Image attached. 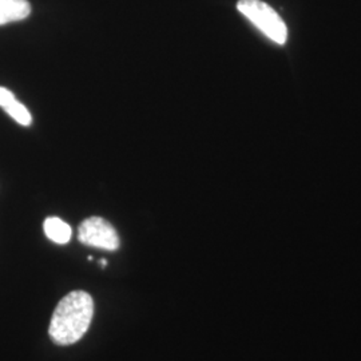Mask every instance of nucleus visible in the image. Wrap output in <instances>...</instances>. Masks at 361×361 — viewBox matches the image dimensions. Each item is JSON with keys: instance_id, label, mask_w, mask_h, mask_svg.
Here are the masks:
<instances>
[{"instance_id": "nucleus-1", "label": "nucleus", "mask_w": 361, "mask_h": 361, "mask_svg": "<svg viewBox=\"0 0 361 361\" xmlns=\"http://www.w3.org/2000/svg\"><path fill=\"white\" fill-rule=\"evenodd\" d=\"M94 317V300L83 290H74L63 297L52 314L49 335L58 345L78 343L90 328Z\"/></svg>"}, {"instance_id": "nucleus-2", "label": "nucleus", "mask_w": 361, "mask_h": 361, "mask_svg": "<svg viewBox=\"0 0 361 361\" xmlns=\"http://www.w3.org/2000/svg\"><path fill=\"white\" fill-rule=\"evenodd\" d=\"M237 10L252 22L271 42L285 44L288 40V28L280 15L269 4L261 0H240Z\"/></svg>"}, {"instance_id": "nucleus-3", "label": "nucleus", "mask_w": 361, "mask_h": 361, "mask_svg": "<svg viewBox=\"0 0 361 361\" xmlns=\"http://www.w3.org/2000/svg\"><path fill=\"white\" fill-rule=\"evenodd\" d=\"M78 240L85 245L110 252L119 247V235L114 226L101 217L85 219L79 225Z\"/></svg>"}, {"instance_id": "nucleus-4", "label": "nucleus", "mask_w": 361, "mask_h": 361, "mask_svg": "<svg viewBox=\"0 0 361 361\" xmlns=\"http://www.w3.org/2000/svg\"><path fill=\"white\" fill-rule=\"evenodd\" d=\"M0 107L19 125H22V126L31 125L32 116L27 110V107L20 104L13 97V92L6 87H0Z\"/></svg>"}, {"instance_id": "nucleus-5", "label": "nucleus", "mask_w": 361, "mask_h": 361, "mask_svg": "<svg viewBox=\"0 0 361 361\" xmlns=\"http://www.w3.org/2000/svg\"><path fill=\"white\" fill-rule=\"evenodd\" d=\"M31 13L28 0H0V26L20 22Z\"/></svg>"}, {"instance_id": "nucleus-6", "label": "nucleus", "mask_w": 361, "mask_h": 361, "mask_svg": "<svg viewBox=\"0 0 361 361\" xmlns=\"http://www.w3.org/2000/svg\"><path fill=\"white\" fill-rule=\"evenodd\" d=\"M43 229L44 234L47 235V238H50L52 243L55 244H61L65 245L73 235L71 226L68 224H66L63 219H58V217H49L43 224Z\"/></svg>"}]
</instances>
